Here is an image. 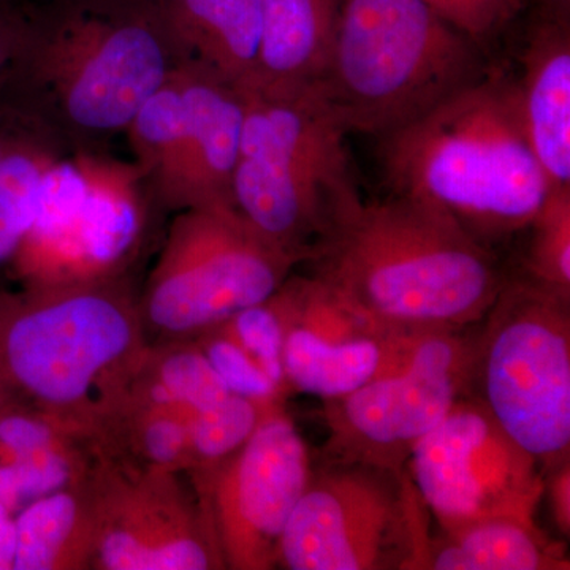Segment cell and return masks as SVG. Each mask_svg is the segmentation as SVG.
Masks as SVG:
<instances>
[{
  "instance_id": "ac0fdd59",
  "label": "cell",
  "mask_w": 570,
  "mask_h": 570,
  "mask_svg": "<svg viewBox=\"0 0 570 570\" xmlns=\"http://www.w3.org/2000/svg\"><path fill=\"white\" fill-rule=\"evenodd\" d=\"M343 3L344 0H262L261 61L250 89L292 92L316 85L332 52Z\"/></svg>"
},
{
  "instance_id": "d4e9b609",
  "label": "cell",
  "mask_w": 570,
  "mask_h": 570,
  "mask_svg": "<svg viewBox=\"0 0 570 570\" xmlns=\"http://www.w3.org/2000/svg\"><path fill=\"white\" fill-rule=\"evenodd\" d=\"M527 230V277L570 298V187H553Z\"/></svg>"
},
{
  "instance_id": "52a82bcc",
  "label": "cell",
  "mask_w": 570,
  "mask_h": 570,
  "mask_svg": "<svg viewBox=\"0 0 570 570\" xmlns=\"http://www.w3.org/2000/svg\"><path fill=\"white\" fill-rule=\"evenodd\" d=\"M569 303L530 277L504 281L485 326L471 340L466 395L546 475L569 461Z\"/></svg>"
},
{
  "instance_id": "83f0119b",
  "label": "cell",
  "mask_w": 570,
  "mask_h": 570,
  "mask_svg": "<svg viewBox=\"0 0 570 570\" xmlns=\"http://www.w3.org/2000/svg\"><path fill=\"white\" fill-rule=\"evenodd\" d=\"M461 36L485 47L519 17L524 0H423Z\"/></svg>"
},
{
  "instance_id": "836d02e7",
  "label": "cell",
  "mask_w": 570,
  "mask_h": 570,
  "mask_svg": "<svg viewBox=\"0 0 570 570\" xmlns=\"http://www.w3.org/2000/svg\"><path fill=\"white\" fill-rule=\"evenodd\" d=\"M11 404H14V401L11 400V396L6 392V390L0 387V415H2Z\"/></svg>"
},
{
  "instance_id": "5b68a950",
  "label": "cell",
  "mask_w": 570,
  "mask_h": 570,
  "mask_svg": "<svg viewBox=\"0 0 570 570\" xmlns=\"http://www.w3.org/2000/svg\"><path fill=\"white\" fill-rule=\"evenodd\" d=\"M489 70L482 48L423 0H344L314 88L347 134L379 140Z\"/></svg>"
},
{
  "instance_id": "5bb4252c",
  "label": "cell",
  "mask_w": 570,
  "mask_h": 570,
  "mask_svg": "<svg viewBox=\"0 0 570 570\" xmlns=\"http://www.w3.org/2000/svg\"><path fill=\"white\" fill-rule=\"evenodd\" d=\"M96 534L91 569H225L212 520L176 472L151 471L92 452Z\"/></svg>"
},
{
  "instance_id": "ba28073f",
  "label": "cell",
  "mask_w": 570,
  "mask_h": 570,
  "mask_svg": "<svg viewBox=\"0 0 570 570\" xmlns=\"http://www.w3.org/2000/svg\"><path fill=\"white\" fill-rule=\"evenodd\" d=\"M138 165L77 148L55 160L41 184L28 234L9 262L21 287L51 288L119 279L148 219Z\"/></svg>"
},
{
  "instance_id": "e0dca14e",
  "label": "cell",
  "mask_w": 570,
  "mask_h": 570,
  "mask_svg": "<svg viewBox=\"0 0 570 570\" xmlns=\"http://www.w3.org/2000/svg\"><path fill=\"white\" fill-rule=\"evenodd\" d=\"M187 61L249 91L261 61L262 0H159Z\"/></svg>"
},
{
  "instance_id": "ffe728a7",
  "label": "cell",
  "mask_w": 570,
  "mask_h": 570,
  "mask_svg": "<svg viewBox=\"0 0 570 570\" xmlns=\"http://www.w3.org/2000/svg\"><path fill=\"white\" fill-rule=\"evenodd\" d=\"M564 550L538 524L510 519L474 521L431 538V570H568Z\"/></svg>"
},
{
  "instance_id": "603a6c76",
  "label": "cell",
  "mask_w": 570,
  "mask_h": 570,
  "mask_svg": "<svg viewBox=\"0 0 570 570\" xmlns=\"http://www.w3.org/2000/svg\"><path fill=\"white\" fill-rule=\"evenodd\" d=\"M134 389L190 414L219 403L232 393L194 340L151 344Z\"/></svg>"
},
{
  "instance_id": "3957f363",
  "label": "cell",
  "mask_w": 570,
  "mask_h": 570,
  "mask_svg": "<svg viewBox=\"0 0 570 570\" xmlns=\"http://www.w3.org/2000/svg\"><path fill=\"white\" fill-rule=\"evenodd\" d=\"M379 160L390 195L444 213L485 246L527 230L553 189L517 82L493 70L379 138Z\"/></svg>"
},
{
  "instance_id": "7402d4cb",
  "label": "cell",
  "mask_w": 570,
  "mask_h": 570,
  "mask_svg": "<svg viewBox=\"0 0 570 570\" xmlns=\"http://www.w3.org/2000/svg\"><path fill=\"white\" fill-rule=\"evenodd\" d=\"M63 153L67 146L36 121L7 154L0 167V268L9 265L31 228L41 184Z\"/></svg>"
},
{
  "instance_id": "4dcf8cb0",
  "label": "cell",
  "mask_w": 570,
  "mask_h": 570,
  "mask_svg": "<svg viewBox=\"0 0 570 570\" xmlns=\"http://www.w3.org/2000/svg\"><path fill=\"white\" fill-rule=\"evenodd\" d=\"M9 105L10 107L0 108V167L14 142L36 122V119L22 112L20 108Z\"/></svg>"
},
{
  "instance_id": "44dd1931",
  "label": "cell",
  "mask_w": 570,
  "mask_h": 570,
  "mask_svg": "<svg viewBox=\"0 0 570 570\" xmlns=\"http://www.w3.org/2000/svg\"><path fill=\"white\" fill-rule=\"evenodd\" d=\"M190 412L132 389L92 452L141 469L181 472L190 466Z\"/></svg>"
},
{
  "instance_id": "cb8c5ba5",
  "label": "cell",
  "mask_w": 570,
  "mask_h": 570,
  "mask_svg": "<svg viewBox=\"0 0 570 570\" xmlns=\"http://www.w3.org/2000/svg\"><path fill=\"white\" fill-rule=\"evenodd\" d=\"M273 403L228 393L219 403L190 415V474L209 471L253 436Z\"/></svg>"
},
{
  "instance_id": "8fae6325",
  "label": "cell",
  "mask_w": 570,
  "mask_h": 570,
  "mask_svg": "<svg viewBox=\"0 0 570 570\" xmlns=\"http://www.w3.org/2000/svg\"><path fill=\"white\" fill-rule=\"evenodd\" d=\"M246 92L186 61L141 105L126 134L134 163L168 209L235 206Z\"/></svg>"
},
{
  "instance_id": "7c38bea8",
  "label": "cell",
  "mask_w": 570,
  "mask_h": 570,
  "mask_svg": "<svg viewBox=\"0 0 570 570\" xmlns=\"http://www.w3.org/2000/svg\"><path fill=\"white\" fill-rule=\"evenodd\" d=\"M469 360L471 337L453 330L419 333L403 362L324 401L325 461L403 471L415 445L466 395Z\"/></svg>"
},
{
  "instance_id": "4fadbf2b",
  "label": "cell",
  "mask_w": 570,
  "mask_h": 570,
  "mask_svg": "<svg viewBox=\"0 0 570 570\" xmlns=\"http://www.w3.org/2000/svg\"><path fill=\"white\" fill-rule=\"evenodd\" d=\"M404 469L442 531L490 519L535 524L546 494L538 461L471 395L415 445Z\"/></svg>"
},
{
  "instance_id": "484cf974",
  "label": "cell",
  "mask_w": 570,
  "mask_h": 570,
  "mask_svg": "<svg viewBox=\"0 0 570 570\" xmlns=\"http://www.w3.org/2000/svg\"><path fill=\"white\" fill-rule=\"evenodd\" d=\"M227 389L236 395L273 403L283 401L284 390L265 373L253 355L223 332L219 326L194 337Z\"/></svg>"
},
{
  "instance_id": "9a60e30c",
  "label": "cell",
  "mask_w": 570,
  "mask_h": 570,
  "mask_svg": "<svg viewBox=\"0 0 570 570\" xmlns=\"http://www.w3.org/2000/svg\"><path fill=\"white\" fill-rule=\"evenodd\" d=\"M311 468L305 441L281 401L268 407L253 436L227 460L190 474L225 569L277 568L281 535Z\"/></svg>"
},
{
  "instance_id": "f546056e",
  "label": "cell",
  "mask_w": 570,
  "mask_h": 570,
  "mask_svg": "<svg viewBox=\"0 0 570 570\" xmlns=\"http://www.w3.org/2000/svg\"><path fill=\"white\" fill-rule=\"evenodd\" d=\"M549 494L551 515L562 535L570 532V464L569 461L554 468L546 475V490Z\"/></svg>"
},
{
  "instance_id": "1f68e13d",
  "label": "cell",
  "mask_w": 570,
  "mask_h": 570,
  "mask_svg": "<svg viewBox=\"0 0 570 570\" xmlns=\"http://www.w3.org/2000/svg\"><path fill=\"white\" fill-rule=\"evenodd\" d=\"M14 540V515L0 502V570H13Z\"/></svg>"
},
{
  "instance_id": "277c9868",
  "label": "cell",
  "mask_w": 570,
  "mask_h": 570,
  "mask_svg": "<svg viewBox=\"0 0 570 570\" xmlns=\"http://www.w3.org/2000/svg\"><path fill=\"white\" fill-rule=\"evenodd\" d=\"M149 347L122 277L0 291V387L89 445L126 403Z\"/></svg>"
},
{
  "instance_id": "7a4b0ae2",
  "label": "cell",
  "mask_w": 570,
  "mask_h": 570,
  "mask_svg": "<svg viewBox=\"0 0 570 570\" xmlns=\"http://www.w3.org/2000/svg\"><path fill=\"white\" fill-rule=\"evenodd\" d=\"M306 262L344 302L396 332H461L483 321L504 285L483 243L396 195H351Z\"/></svg>"
},
{
  "instance_id": "30bf717a",
  "label": "cell",
  "mask_w": 570,
  "mask_h": 570,
  "mask_svg": "<svg viewBox=\"0 0 570 570\" xmlns=\"http://www.w3.org/2000/svg\"><path fill=\"white\" fill-rule=\"evenodd\" d=\"M425 513L406 469L325 461L285 524L277 568L426 569Z\"/></svg>"
},
{
  "instance_id": "6da1fadb",
  "label": "cell",
  "mask_w": 570,
  "mask_h": 570,
  "mask_svg": "<svg viewBox=\"0 0 570 570\" xmlns=\"http://www.w3.org/2000/svg\"><path fill=\"white\" fill-rule=\"evenodd\" d=\"M186 61L159 0H39L24 3L20 47L2 80L17 81L11 105L67 148H92L126 132Z\"/></svg>"
},
{
  "instance_id": "2e32d148",
  "label": "cell",
  "mask_w": 570,
  "mask_h": 570,
  "mask_svg": "<svg viewBox=\"0 0 570 570\" xmlns=\"http://www.w3.org/2000/svg\"><path fill=\"white\" fill-rule=\"evenodd\" d=\"M517 82L532 153L553 187H570V29L540 17Z\"/></svg>"
},
{
  "instance_id": "f1b7e54d",
  "label": "cell",
  "mask_w": 570,
  "mask_h": 570,
  "mask_svg": "<svg viewBox=\"0 0 570 570\" xmlns=\"http://www.w3.org/2000/svg\"><path fill=\"white\" fill-rule=\"evenodd\" d=\"M24 28V3L0 0V80L9 69Z\"/></svg>"
},
{
  "instance_id": "4316f807",
  "label": "cell",
  "mask_w": 570,
  "mask_h": 570,
  "mask_svg": "<svg viewBox=\"0 0 570 570\" xmlns=\"http://www.w3.org/2000/svg\"><path fill=\"white\" fill-rule=\"evenodd\" d=\"M223 332L234 337L247 354L254 356L266 374L285 390L283 370V330L268 299L247 307L219 325Z\"/></svg>"
},
{
  "instance_id": "d6a6232c",
  "label": "cell",
  "mask_w": 570,
  "mask_h": 570,
  "mask_svg": "<svg viewBox=\"0 0 570 570\" xmlns=\"http://www.w3.org/2000/svg\"><path fill=\"white\" fill-rule=\"evenodd\" d=\"M540 6V17L569 26L570 0H535Z\"/></svg>"
},
{
  "instance_id": "8992f818",
  "label": "cell",
  "mask_w": 570,
  "mask_h": 570,
  "mask_svg": "<svg viewBox=\"0 0 570 570\" xmlns=\"http://www.w3.org/2000/svg\"><path fill=\"white\" fill-rule=\"evenodd\" d=\"M245 92L235 208L266 239L306 262L340 205L358 193L347 130L314 86Z\"/></svg>"
},
{
  "instance_id": "d6986e66",
  "label": "cell",
  "mask_w": 570,
  "mask_h": 570,
  "mask_svg": "<svg viewBox=\"0 0 570 570\" xmlns=\"http://www.w3.org/2000/svg\"><path fill=\"white\" fill-rule=\"evenodd\" d=\"M88 475L14 515L13 570L91 569L96 517Z\"/></svg>"
},
{
  "instance_id": "9c48e42d",
  "label": "cell",
  "mask_w": 570,
  "mask_h": 570,
  "mask_svg": "<svg viewBox=\"0 0 570 570\" xmlns=\"http://www.w3.org/2000/svg\"><path fill=\"white\" fill-rule=\"evenodd\" d=\"M298 264L235 206L183 209L138 299L142 325L163 341L194 340L266 302Z\"/></svg>"
}]
</instances>
